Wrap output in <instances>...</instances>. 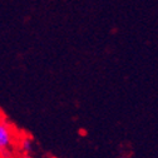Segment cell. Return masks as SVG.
<instances>
[{
  "label": "cell",
  "instance_id": "cell-1",
  "mask_svg": "<svg viewBox=\"0 0 158 158\" xmlns=\"http://www.w3.org/2000/svg\"><path fill=\"white\" fill-rule=\"evenodd\" d=\"M18 142V135L13 126L4 118L0 117V152L13 151Z\"/></svg>",
  "mask_w": 158,
  "mask_h": 158
},
{
  "label": "cell",
  "instance_id": "cell-2",
  "mask_svg": "<svg viewBox=\"0 0 158 158\" xmlns=\"http://www.w3.org/2000/svg\"><path fill=\"white\" fill-rule=\"evenodd\" d=\"M16 143L19 144V148H20L24 153H30L33 149V141L29 137H24V138H20V139L18 138Z\"/></svg>",
  "mask_w": 158,
  "mask_h": 158
}]
</instances>
